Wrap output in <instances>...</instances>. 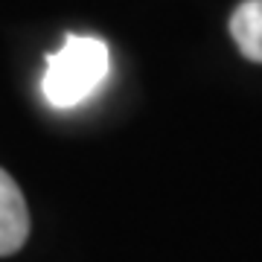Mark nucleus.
<instances>
[{"label": "nucleus", "mask_w": 262, "mask_h": 262, "mask_svg": "<svg viewBox=\"0 0 262 262\" xmlns=\"http://www.w3.org/2000/svg\"><path fill=\"white\" fill-rule=\"evenodd\" d=\"M108 76V47L94 35H67L64 47L47 58L41 91L50 105L73 108L84 102Z\"/></svg>", "instance_id": "nucleus-1"}, {"label": "nucleus", "mask_w": 262, "mask_h": 262, "mask_svg": "<svg viewBox=\"0 0 262 262\" xmlns=\"http://www.w3.org/2000/svg\"><path fill=\"white\" fill-rule=\"evenodd\" d=\"M29 236V210L24 192L12 181L9 172L0 169V256H9L27 242Z\"/></svg>", "instance_id": "nucleus-2"}, {"label": "nucleus", "mask_w": 262, "mask_h": 262, "mask_svg": "<svg viewBox=\"0 0 262 262\" xmlns=\"http://www.w3.org/2000/svg\"><path fill=\"white\" fill-rule=\"evenodd\" d=\"M230 35L245 58L262 61V0L239 3L230 18Z\"/></svg>", "instance_id": "nucleus-3"}]
</instances>
